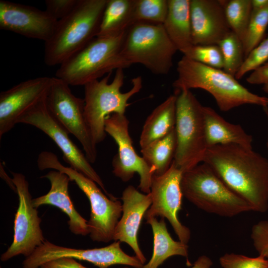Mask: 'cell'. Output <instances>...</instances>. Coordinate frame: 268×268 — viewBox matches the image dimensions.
Masks as SVG:
<instances>
[{
    "label": "cell",
    "instance_id": "cell-1",
    "mask_svg": "<svg viewBox=\"0 0 268 268\" xmlns=\"http://www.w3.org/2000/svg\"><path fill=\"white\" fill-rule=\"evenodd\" d=\"M202 162L208 165L252 211L268 209V160L252 148L236 144L208 148Z\"/></svg>",
    "mask_w": 268,
    "mask_h": 268
},
{
    "label": "cell",
    "instance_id": "cell-2",
    "mask_svg": "<svg viewBox=\"0 0 268 268\" xmlns=\"http://www.w3.org/2000/svg\"><path fill=\"white\" fill-rule=\"evenodd\" d=\"M178 76L173 82L176 92L192 88L204 90L214 98L224 112L244 104L268 106V98L250 92L234 76L222 69L210 67L186 56L177 63Z\"/></svg>",
    "mask_w": 268,
    "mask_h": 268
},
{
    "label": "cell",
    "instance_id": "cell-3",
    "mask_svg": "<svg viewBox=\"0 0 268 268\" xmlns=\"http://www.w3.org/2000/svg\"><path fill=\"white\" fill-rule=\"evenodd\" d=\"M108 0H79L73 10L58 21L45 42L44 62L61 65L97 37Z\"/></svg>",
    "mask_w": 268,
    "mask_h": 268
},
{
    "label": "cell",
    "instance_id": "cell-4",
    "mask_svg": "<svg viewBox=\"0 0 268 268\" xmlns=\"http://www.w3.org/2000/svg\"><path fill=\"white\" fill-rule=\"evenodd\" d=\"M127 31L117 36L95 37L60 65L55 77L69 86H84L114 69L130 67L121 52Z\"/></svg>",
    "mask_w": 268,
    "mask_h": 268
},
{
    "label": "cell",
    "instance_id": "cell-5",
    "mask_svg": "<svg viewBox=\"0 0 268 268\" xmlns=\"http://www.w3.org/2000/svg\"><path fill=\"white\" fill-rule=\"evenodd\" d=\"M37 164L41 171L50 169L65 173L85 195L91 207L87 223L92 240L104 243L113 240L115 228L122 214L121 201L115 198L107 197L94 181L71 167L63 165L52 152H41Z\"/></svg>",
    "mask_w": 268,
    "mask_h": 268
},
{
    "label": "cell",
    "instance_id": "cell-6",
    "mask_svg": "<svg viewBox=\"0 0 268 268\" xmlns=\"http://www.w3.org/2000/svg\"><path fill=\"white\" fill-rule=\"evenodd\" d=\"M181 188L184 197L208 213L231 217L252 211L250 205L203 162L183 173Z\"/></svg>",
    "mask_w": 268,
    "mask_h": 268
},
{
    "label": "cell",
    "instance_id": "cell-7",
    "mask_svg": "<svg viewBox=\"0 0 268 268\" xmlns=\"http://www.w3.org/2000/svg\"><path fill=\"white\" fill-rule=\"evenodd\" d=\"M111 73L99 80H95L84 86V116L92 138L97 144L106 136L105 121L112 114H125L129 106V100L139 92L142 87L140 76L132 79V87L128 92H121L124 84L122 68L116 70L113 80L109 83Z\"/></svg>",
    "mask_w": 268,
    "mask_h": 268
},
{
    "label": "cell",
    "instance_id": "cell-8",
    "mask_svg": "<svg viewBox=\"0 0 268 268\" xmlns=\"http://www.w3.org/2000/svg\"><path fill=\"white\" fill-rule=\"evenodd\" d=\"M177 51L163 24L138 22L127 30L121 52L131 65L141 64L153 74L165 75Z\"/></svg>",
    "mask_w": 268,
    "mask_h": 268
},
{
    "label": "cell",
    "instance_id": "cell-9",
    "mask_svg": "<svg viewBox=\"0 0 268 268\" xmlns=\"http://www.w3.org/2000/svg\"><path fill=\"white\" fill-rule=\"evenodd\" d=\"M176 93L177 146L174 162L183 173L202 162L207 146L203 106L190 90Z\"/></svg>",
    "mask_w": 268,
    "mask_h": 268
},
{
    "label": "cell",
    "instance_id": "cell-10",
    "mask_svg": "<svg viewBox=\"0 0 268 268\" xmlns=\"http://www.w3.org/2000/svg\"><path fill=\"white\" fill-rule=\"evenodd\" d=\"M46 103L54 118L80 143L90 163L95 162L97 157V144L85 118L84 99L73 94L69 85L64 80L53 77Z\"/></svg>",
    "mask_w": 268,
    "mask_h": 268
},
{
    "label": "cell",
    "instance_id": "cell-11",
    "mask_svg": "<svg viewBox=\"0 0 268 268\" xmlns=\"http://www.w3.org/2000/svg\"><path fill=\"white\" fill-rule=\"evenodd\" d=\"M12 175L19 202L14 221L13 240L1 255L0 259L3 262L21 255L29 257L46 240L40 227L41 219L37 208L32 204L27 180L21 173L12 172Z\"/></svg>",
    "mask_w": 268,
    "mask_h": 268
},
{
    "label": "cell",
    "instance_id": "cell-12",
    "mask_svg": "<svg viewBox=\"0 0 268 268\" xmlns=\"http://www.w3.org/2000/svg\"><path fill=\"white\" fill-rule=\"evenodd\" d=\"M120 241L99 248L81 249L56 245L47 240L22 263L23 268H40L48 262L63 258L84 261L99 268H108L115 265H122L134 268H142L143 264L135 256L125 253Z\"/></svg>",
    "mask_w": 268,
    "mask_h": 268
},
{
    "label": "cell",
    "instance_id": "cell-13",
    "mask_svg": "<svg viewBox=\"0 0 268 268\" xmlns=\"http://www.w3.org/2000/svg\"><path fill=\"white\" fill-rule=\"evenodd\" d=\"M46 97L21 117L18 124L30 125L44 133L62 151L63 159L69 167L94 181L108 196H111L85 154L71 140L69 133L51 114L47 105Z\"/></svg>",
    "mask_w": 268,
    "mask_h": 268
},
{
    "label": "cell",
    "instance_id": "cell-14",
    "mask_svg": "<svg viewBox=\"0 0 268 268\" xmlns=\"http://www.w3.org/2000/svg\"><path fill=\"white\" fill-rule=\"evenodd\" d=\"M129 121L125 114H112L105 121V131L115 141L118 153L112 160L113 173L127 182L135 173L139 174L138 188L145 194L150 192L154 173L142 157L135 152L129 132Z\"/></svg>",
    "mask_w": 268,
    "mask_h": 268
},
{
    "label": "cell",
    "instance_id": "cell-15",
    "mask_svg": "<svg viewBox=\"0 0 268 268\" xmlns=\"http://www.w3.org/2000/svg\"><path fill=\"white\" fill-rule=\"evenodd\" d=\"M183 172L175 164L174 160L167 172L160 176L153 175L150 193L152 203L144 218L161 216L171 224L179 241L187 244L191 237L189 228L182 224L178 213L182 209L183 194L181 181Z\"/></svg>",
    "mask_w": 268,
    "mask_h": 268
},
{
    "label": "cell",
    "instance_id": "cell-16",
    "mask_svg": "<svg viewBox=\"0 0 268 268\" xmlns=\"http://www.w3.org/2000/svg\"><path fill=\"white\" fill-rule=\"evenodd\" d=\"M52 79L43 76L28 79L0 92V138L47 96Z\"/></svg>",
    "mask_w": 268,
    "mask_h": 268
},
{
    "label": "cell",
    "instance_id": "cell-17",
    "mask_svg": "<svg viewBox=\"0 0 268 268\" xmlns=\"http://www.w3.org/2000/svg\"><path fill=\"white\" fill-rule=\"evenodd\" d=\"M58 20L46 10L7 0H0V29L29 38L47 41Z\"/></svg>",
    "mask_w": 268,
    "mask_h": 268
},
{
    "label": "cell",
    "instance_id": "cell-18",
    "mask_svg": "<svg viewBox=\"0 0 268 268\" xmlns=\"http://www.w3.org/2000/svg\"><path fill=\"white\" fill-rule=\"evenodd\" d=\"M194 45H218L232 31L223 0H190Z\"/></svg>",
    "mask_w": 268,
    "mask_h": 268
},
{
    "label": "cell",
    "instance_id": "cell-19",
    "mask_svg": "<svg viewBox=\"0 0 268 268\" xmlns=\"http://www.w3.org/2000/svg\"><path fill=\"white\" fill-rule=\"evenodd\" d=\"M122 214L115 230L113 240L127 243L143 264L146 259L138 242V233L142 218L152 203L150 193L143 194L132 185L123 192Z\"/></svg>",
    "mask_w": 268,
    "mask_h": 268
},
{
    "label": "cell",
    "instance_id": "cell-20",
    "mask_svg": "<svg viewBox=\"0 0 268 268\" xmlns=\"http://www.w3.org/2000/svg\"><path fill=\"white\" fill-rule=\"evenodd\" d=\"M47 179L51 188L45 195L32 199V204L36 207L49 204L60 209L68 217L67 222L72 233L85 236L89 233L87 222L76 210L68 193V184L71 181L65 173L52 170L41 177Z\"/></svg>",
    "mask_w": 268,
    "mask_h": 268
},
{
    "label": "cell",
    "instance_id": "cell-21",
    "mask_svg": "<svg viewBox=\"0 0 268 268\" xmlns=\"http://www.w3.org/2000/svg\"><path fill=\"white\" fill-rule=\"evenodd\" d=\"M203 115L207 148L230 144L252 148V136L240 125L228 122L209 107L203 106Z\"/></svg>",
    "mask_w": 268,
    "mask_h": 268
},
{
    "label": "cell",
    "instance_id": "cell-22",
    "mask_svg": "<svg viewBox=\"0 0 268 268\" xmlns=\"http://www.w3.org/2000/svg\"><path fill=\"white\" fill-rule=\"evenodd\" d=\"M178 51L186 56L193 46L190 0H168V10L163 24Z\"/></svg>",
    "mask_w": 268,
    "mask_h": 268
},
{
    "label": "cell",
    "instance_id": "cell-23",
    "mask_svg": "<svg viewBox=\"0 0 268 268\" xmlns=\"http://www.w3.org/2000/svg\"><path fill=\"white\" fill-rule=\"evenodd\" d=\"M176 99V95L170 96L147 117L140 136L141 148L165 136L175 128Z\"/></svg>",
    "mask_w": 268,
    "mask_h": 268
},
{
    "label": "cell",
    "instance_id": "cell-24",
    "mask_svg": "<svg viewBox=\"0 0 268 268\" xmlns=\"http://www.w3.org/2000/svg\"><path fill=\"white\" fill-rule=\"evenodd\" d=\"M151 225L153 236V248L149 261L142 268H158L165 261L173 256L188 258V246L180 241L173 239L168 232L164 218L156 217L146 220Z\"/></svg>",
    "mask_w": 268,
    "mask_h": 268
},
{
    "label": "cell",
    "instance_id": "cell-25",
    "mask_svg": "<svg viewBox=\"0 0 268 268\" xmlns=\"http://www.w3.org/2000/svg\"><path fill=\"white\" fill-rule=\"evenodd\" d=\"M136 0H108L97 37H110L126 31L134 24Z\"/></svg>",
    "mask_w": 268,
    "mask_h": 268
},
{
    "label": "cell",
    "instance_id": "cell-26",
    "mask_svg": "<svg viewBox=\"0 0 268 268\" xmlns=\"http://www.w3.org/2000/svg\"><path fill=\"white\" fill-rule=\"evenodd\" d=\"M177 146L175 128L165 136L141 148L142 158L152 169L154 175L164 174L170 167L175 157Z\"/></svg>",
    "mask_w": 268,
    "mask_h": 268
},
{
    "label": "cell",
    "instance_id": "cell-27",
    "mask_svg": "<svg viewBox=\"0 0 268 268\" xmlns=\"http://www.w3.org/2000/svg\"><path fill=\"white\" fill-rule=\"evenodd\" d=\"M223 2L231 30L242 42L252 16L251 0H223Z\"/></svg>",
    "mask_w": 268,
    "mask_h": 268
},
{
    "label": "cell",
    "instance_id": "cell-28",
    "mask_svg": "<svg viewBox=\"0 0 268 268\" xmlns=\"http://www.w3.org/2000/svg\"><path fill=\"white\" fill-rule=\"evenodd\" d=\"M223 59V70L235 77L245 60L241 40L231 32L218 44Z\"/></svg>",
    "mask_w": 268,
    "mask_h": 268
},
{
    "label": "cell",
    "instance_id": "cell-29",
    "mask_svg": "<svg viewBox=\"0 0 268 268\" xmlns=\"http://www.w3.org/2000/svg\"><path fill=\"white\" fill-rule=\"evenodd\" d=\"M168 10V0H136L134 23L138 22L163 24Z\"/></svg>",
    "mask_w": 268,
    "mask_h": 268
},
{
    "label": "cell",
    "instance_id": "cell-30",
    "mask_svg": "<svg viewBox=\"0 0 268 268\" xmlns=\"http://www.w3.org/2000/svg\"><path fill=\"white\" fill-rule=\"evenodd\" d=\"M268 26V6L252 11V16L242 40L245 59L263 40Z\"/></svg>",
    "mask_w": 268,
    "mask_h": 268
},
{
    "label": "cell",
    "instance_id": "cell-31",
    "mask_svg": "<svg viewBox=\"0 0 268 268\" xmlns=\"http://www.w3.org/2000/svg\"><path fill=\"white\" fill-rule=\"evenodd\" d=\"M184 56L210 67H223L222 54L218 45H193Z\"/></svg>",
    "mask_w": 268,
    "mask_h": 268
},
{
    "label": "cell",
    "instance_id": "cell-32",
    "mask_svg": "<svg viewBox=\"0 0 268 268\" xmlns=\"http://www.w3.org/2000/svg\"><path fill=\"white\" fill-rule=\"evenodd\" d=\"M219 263L223 268H268V259L261 255L252 258L226 253L220 258Z\"/></svg>",
    "mask_w": 268,
    "mask_h": 268
},
{
    "label": "cell",
    "instance_id": "cell-33",
    "mask_svg": "<svg viewBox=\"0 0 268 268\" xmlns=\"http://www.w3.org/2000/svg\"><path fill=\"white\" fill-rule=\"evenodd\" d=\"M268 61V36L254 48L245 58L243 65L235 76L241 79L247 72L253 71Z\"/></svg>",
    "mask_w": 268,
    "mask_h": 268
},
{
    "label": "cell",
    "instance_id": "cell-34",
    "mask_svg": "<svg viewBox=\"0 0 268 268\" xmlns=\"http://www.w3.org/2000/svg\"><path fill=\"white\" fill-rule=\"evenodd\" d=\"M251 238L259 255L268 259V220H262L253 225Z\"/></svg>",
    "mask_w": 268,
    "mask_h": 268
},
{
    "label": "cell",
    "instance_id": "cell-35",
    "mask_svg": "<svg viewBox=\"0 0 268 268\" xmlns=\"http://www.w3.org/2000/svg\"><path fill=\"white\" fill-rule=\"evenodd\" d=\"M79 0H46V10L58 21L69 14Z\"/></svg>",
    "mask_w": 268,
    "mask_h": 268
},
{
    "label": "cell",
    "instance_id": "cell-36",
    "mask_svg": "<svg viewBox=\"0 0 268 268\" xmlns=\"http://www.w3.org/2000/svg\"><path fill=\"white\" fill-rule=\"evenodd\" d=\"M40 268H87L72 258H63L54 260L41 266Z\"/></svg>",
    "mask_w": 268,
    "mask_h": 268
},
{
    "label": "cell",
    "instance_id": "cell-37",
    "mask_svg": "<svg viewBox=\"0 0 268 268\" xmlns=\"http://www.w3.org/2000/svg\"><path fill=\"white\" fill-rule=\"evenodd\" d=\"M251 84H264L268 82V61L262 66L253 71L246 78Z\"/></svg>",
    "mask_w": 268,
    "mask_h": 268
},
{
    "label": "cell",
    "instance_id": "cell-38",
    "mask_svg": "<svg viewBox=\"0 0 268 268\" xmlns=\"http://www.w3.org/2000/svg\"><path fill=\"white\" fill-rule=\"evenodd\" d=\"M212 265L211 260L207 256L202 255L199 257L191 268H210ZM121 268H129L125 267Z\"/></svg>",
    "mask_w": 268,
    "mask_h": 268
},
{
    "label": "cell",
    "instance_id": "cell-39",
    "mask_svg": "<svg viewBox=\"0 0 268 268\" xmlns=\"http://www.w3.org/2000/svg\"><path fill=\"white\" fill-rule=\"evenodd\" d=\"M252 11H258L268 6V0H251Z\"/></svg>",
    "mask_w": 268,
    "mask_h": 268
},
{
    "label": "cell",
    "instance_id": "cell-40",
    "mask_svg": "<svg viewBox=\"0 0 268 268\" xmlns=\"http://www.w3.org/2000/svg\"><path fill=\"white\" fill-rule=\"evenodd\" d=\"M264 108V111H265V114H266V115L267 116L268 121V107H265V108ZM267 147H268V140H267Z\"/></svg>",
    "mask_w": 268,
    "mask_h": 268
},
{
    "label": "cell",
    "instance_id": "cell-41",
    "mask_svg": "<svg viewBox=\"0 0 268 268\" xmlns=\"http://www.w3.org/2000/svg\"><path fill=\"white\" fill-rule=\"evenodd\" d=\"M263 90L268 94V82L263 85Z\"/></svg>",
    "mask_w": 268,
    "mask_h": 268
}]
</instances>
